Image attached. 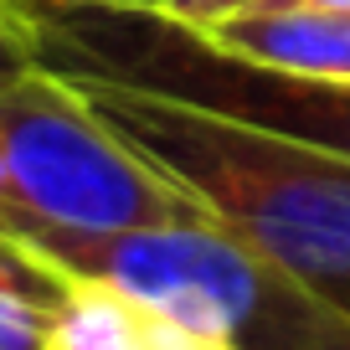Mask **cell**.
<instances>
[{
    "label": "cell",
    "mask_w": 350,
    "mask_h": 350,
    "mask_svg": "<svg viewBox=\"0 0 350 350\" xmlns=\"http://www.w3.org/2000/svg\"><path fill=\"white\" fill-rule=\"evenodd\" d=\"M113 5H150V11H165L186 26H211L221 16L242 11V0H113Z\"/></svg>",
    "instance_id": "cell-9"
},
{
    "label": "cell",
    "mask_w": 350,
    "mask_h": 350,
    "mask_svg": "<svg viewBox=\"0 0 350 350\" xmlns=\"http://www.w3.org/2000/svg\"><path fill=\"white\" fill-rule=\"evenodd\" d=\"M247 5H258V0H242V11H247Z\"/></svg>",
    "instance_id": "cell-12"
},
{
    "label": "cell",
    "mask_w": 350,
    "mask_h": 350,
    "mask_svg": "<svg viewBox=\"0 0 350 350\" xmlns=\"http://www.w3.org/2000/svg\"><path fill=\"white\" fill-rule=\"evenodd\" d=\"M31 57L52 77L144 88L221 119L268 129L350 165V77H309L252 62L217 36L150 5L113 0H16Z\"/></svg>",
    "instance_id": "cell-2"
},
{
    "label": "cell",
    "mask_w": 350,
    "mask_h": 350,
    "mask_svg": "<svg viewBox=\"0 0 350 350\" xmlns=\"http://www.w3.org/2000/svg\"><path fill=\"white\" fill-rule=\"evenodd\" d=\"M36 72L31 57V36H26V21L16 11V0H0V88H16Z\"/></svg>",
    "instance_id": "cell-8"
},
{
    "label": "cell",
    "mask_w": 350,
    "mask_h": 350,
    "mask_svg": "<svg viewBox=\"0 0 350 350\" xmlns=\"http://www.w3.org/2000/svg\"><path fill=\"white\" fill-rule=\"evenodd\" d=\"M46 350H237V345L175 325V319L134 304L119 288L72 284L57 309Z\"/></svg>",
    "instance_id": "cell-6"
},
{
    "label": "cell",
    "mask_w": 350,
    "mask_h": 350,
    "mask_svg": "<svg viewBox=\"0 0 350 350\" xmlns=\"http://www.w3.org/2000/svg\"><path fill=\"white\" fill-rule=\"evenodd\" d=\"M124 150L170 180L217 232L350 309V165L268 129L154 98L144 88L62 77Z\"/></svg>",
    "instance_id": "cell-1"
},
{
    "label": "cell",
    "mask_w": 350,
    "mask_h": 350,
    "mask_svg": "<svg viewBox=\"0 0 350 350\" xmlns=\"http://www.w3.org/2000/svg\"><path fill=\"white\" fill-rule=\"evenodd\" d=\"M196 31L217 36L221 46L252 57V62L284 67L309 77H350V11L325 5H252L232 11Z\"/></svg>",
    "instance_id": "cell-5"
},
{
    "label": "cell",
    "mask_w": 350,
    "mask_h": 350,
    "mask_svg": "<svg viewBox=\"0 0 350 350\" xmlns=\"http://www.w3.org/2000/svg\"><path fill=\"white\" fill-rule=\"evenodd\" d=\"M0 237L72 284L119 288L134 304L237 350H350V309L340 299L252 258L211 221L72 232L16 217Z\"/></svg>",
    "instance_id": "cell-3"
},
{
    "label": "cell",
    "mask_w": 350,
    "mask_h": 350,
    "mask_svg": "<svg viewBox=\"0 0 350 350\" xmlns=\"http://www.w3.org/2000/svg\"><path fill=\"white\" fill-rule=\"evenodd\" d=\"M258 5H325V11H350V0H258Z\"/></svg>",
    "instance_id": "cell-10"
},
{
    "label": "cell",
    "mask_w": 350,
    "mask_h": 350,
    "mask_svg": "<svg viewBox=\"0 0 350 350\" xmlns=\"http://www.w3.org/2000/svg\"><path fill=\"white\" fill-rule=\"evenodd\" d=\"M16 258H21V247H11V242L0 237V262H16Z\"/></svg>",
    "instance_id": "cell-11"
},
{
    "label": "cell",
    "mask_w": 350,
    "mask_h": 350,
    "mask_svg": "<svg viewBox=\"0 0 350 350\" xmlns=\"http://www.w3.org/2000/svg\"><path fill=\"white\" fill-rule=\"evenodd\" d=\"M67 288L72 278L52 273L31 252L0 262V350H46Z\"/></svg>",
    "instance_id": "cell-7"
},
{
    "label": "cell",
    "mask_w": 350,
    "mask_h": 350,
    "mask_svg": "<svg viewBox=\"0 0 350 350\" xmlns=\"http://www.w3.org/2000/svg\"><path fill=\"white\" fill-rule=\"evenodd\" d=\"M16 217L72 232L206 221L42 67L0 88V227Z\"/></svg>",
    "instance_id": "cell-4"
}]
</instances>
